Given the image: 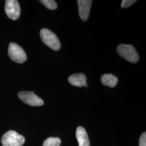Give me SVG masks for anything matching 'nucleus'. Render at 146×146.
Returning <instances> with one entry per match:
<instances>
[{
  "label": "nucleus",
  "mask_w": 146,
  "mask_h": 146,
  "mask_svg": "<svg viewBox=\"0 0 146 146\" xmlns=\"http://www.w3.org/2000/svg\"><path fill=\"white\" fill-rule=\"evenodd\" d=\"M25 142V137L14 131H8L1 139L3 146H22Z\"/></svg>",
  "instance_id": "7ed1b4c3"
},
{
  "label": "nucleus",
  "mask_w": 146,
  "mask_h": 146,
  "mask_svg": "<svg viewBox=\"0 0 146 146\" xmlns=\"http://www.w3.org/2000/svg\"><path fill=\"white\" fill-rule=\"evenodd\" d=\"M40 2L50 10H55L58 7L57 3L54 0H41Z\"/></svg>",
  "instance_id": "f8f14e48"
},
{
  "label": "nucleus",
  "mask_w": 146,
  "mask_h": 146,
  "mask_svg": "<svg viewBox=\"0 0 146 146\" xmlns=\"http://www.w3.org/2000/svg\"><path fill=\"white\" fill-rule=\"evenodd\" d=\"M40 37L43 42L52 50L57 51L61 48V43L56 35L52 31L43 28L40 31Z\"/></svg>",
  "instance_id": "f257e3e1"
},
{
  "label": "nucleus",
  "mask_w": 146,
  "mask_h": 146,
  "mask_svg": "<svg viewBox=\"0 0 146 146\" xmlns=\"http://www.w3.org/2000/svg\"><path fill=\"white\" fill-rule=\"evenodd\" d=\"M92 0H78V13L80 18L82 21L88 20L89 16L90 10L92 5Z\"/></svg>",
  "instance_id": "0eeeda50"
},
{
  "label": "nucleus",
  "mask_w": 146,
  "mask_h": 146,
  "mask_svg": "<svg viewBox=\"0 0 146 146\" xmlns=\"http://www.w3.org/2000/svg\"><path fill=\"white\" fill-rule=\"evenodd\" d=\"M136 1L135 0H123L121 3V7L123 8H127L133 5Z\"/></svg>",
  "instance_id": "ddd939ff"
},
{
  "label": "nucleus",
  "mask_w": 146,
  "mask_h": 146,
  "mask_svg": "<svg viewBox=\"0 0 146 146\" xmlns=\"http://www.w3.org/2000/svg\"><path fill=\"white\" fill-rule=\"evenodd\" d=\"M5 11L7 16L13 20H17L21 13L20 5L16 0H6Z\"/></svg>",
  "instance_id": "423d86ee"
},
{
  "label": "nucleus",
  "mask_w": 146,
  "mask_h": 146,
  "mask_svg": "<svg viewBox=\"0 0 146 146\" xmlns=\"http://www.w3.org/2000/svg\"><path fill=\"white\" fill-rule=\"evenodd\" d=\"M18 97L25 104L31 106H41L44 102L34 93L28 91H22L19 93Z\"/></svg>",
  "instance_id": "39448f33"
},
{
  "label": "nucleus",
  "mask_w": 146,
  "mask_h": 146,
  "mask_svg": "<svg viewBox=\"0 0 146 146\" xmlns=\"http://www.w3.org/2000/svg\"><path fill=\"white\" fill-rule=\"evenodd\" d=\"M101 81L104 86L114 88L118 82V78L111 74H106L101 76Z\"/></svg>",
  "instance_id": "9d476101"
},
{
  "label": "nucleus",
  "mask_w": 146,
  "mask_h": 146,
  "mask_svg": "<svg viewBox=\"0 0 146 146\" xmlns=\"http://www.w3.org/2000/svg\"><path fill=\"white\" fill-rule=\"evenodd\" d=\"M8 52L11 60L17 63H23L27 59L26 53L23 49L15 43L11 42Z\"/></svg>",
  "instance_id": "20e7f679"
},
{
  "label": "nucleus",
  "mask_w": 146,
  "mask_h": 146,
  "mask_svg": "<svg viewBox=\"0 0 146 146\" xmlns=\"http://www.w3.org/2000/svg\"><path fill=\"white\" fill-rule=\"evenodd\" d=\"M76 136L78 143V146H90V142L88 134L82 127H78L76 131Z\"/></svg>",
  "instance_id": "1a4fd4ad"
},
{
  "label": "nucleus",
  "mask_w": 146,
  "mask_h": 146,
  "mask_svg": "<svg viewBox=\"0 0 146 146\" xmlns=\"http://www.w3.org/2000/svg\"><path fill=\"white\" fill-rule=\"evenodd\" d=\"M61 140L58 137H50L43 142V146H60Z\"/></svg>",
  "instance_id": "9b49d317"
},
{
  "label": "nucleus",
  "mask_w": 146,
  "mask_h": 146,
  "mask_svg": "<svg viewBox=\"0 0 146 146\" xmlns=\"http://www.w3.org/2000/svg\"><path fill=\"white\" fill-rule=\"evenodd\" d=\"M139 146H146V133H143L139 139Z\"/></svg>",
  "instance_id": "4468645a"
},
{
  "label": "nucleus",
  "mask_w": 146,
  "mask_h": 146,
  "mask_svg": "<svg viewBox=\"0 0 146 146\" xmlns=\"http://www.w3.org/2000/svg\"><path fill=\"white\" fill-rule=\"evenodd\" d=\"M117 52L121 57L130 62L136 63L139 61V54L132 45L120 44L117 47Z\"/></svg>",
  "instance_id": "f03ea898"
},
{
  "label": "nucleus",
  "mask_w": 146,
  "mask_h": 146,
  "mask_svg": "<svg viewBox=\"0 0 146 146\" xmlns=\"http://www.w3.org/2000/svg\"><path fill=\"white\" fill-rule=\"evenodd\" d=\"M69 83L75 87H88L87 84V78L83 73H78L70 75L68 78Z\"/></svg>",
  "instance_id": "6e6552de"
}]
</instances>
